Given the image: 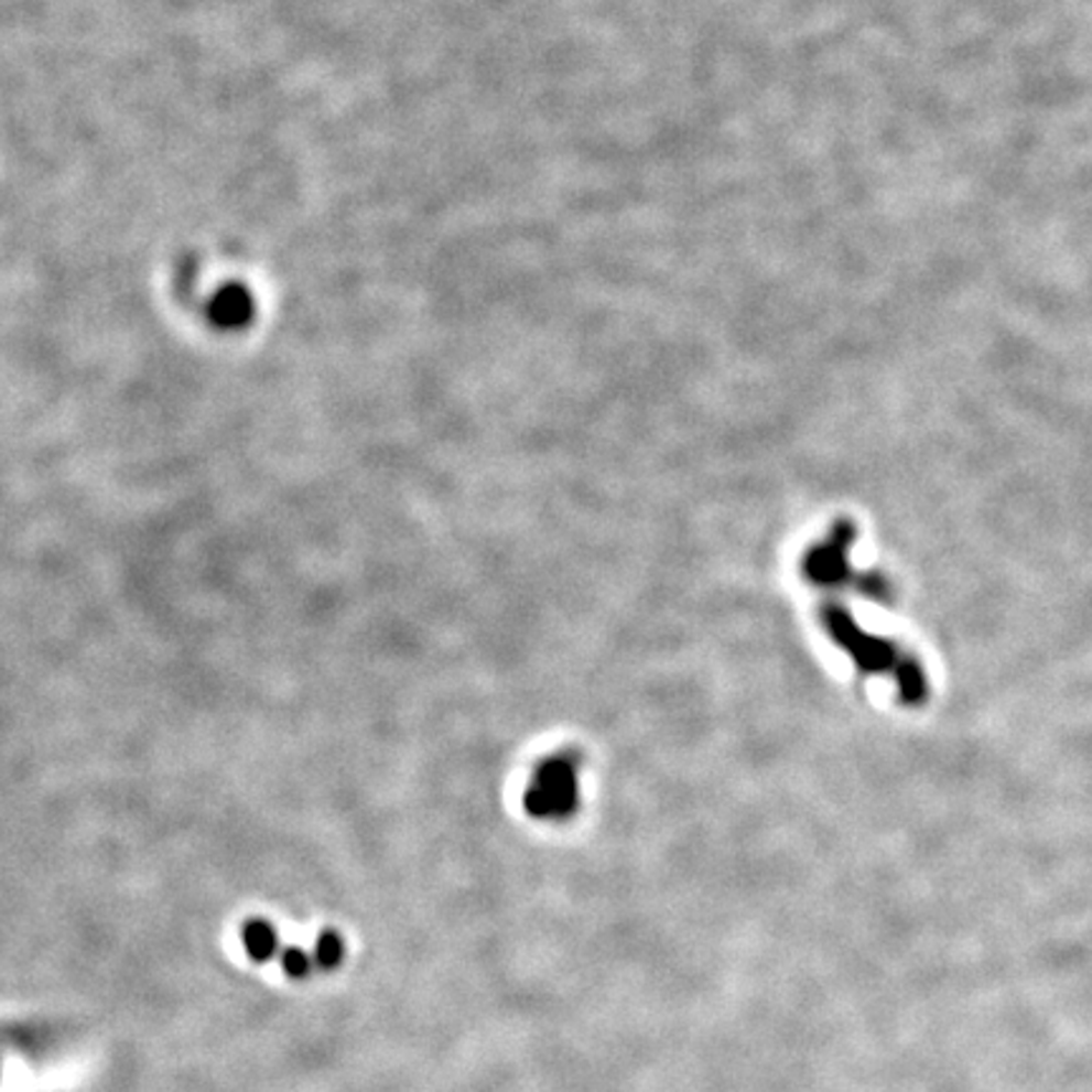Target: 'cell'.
I'll return each instance as SVG.
<instances>
[{"label":"cell","instance_id":"cell-2","mask_svg":"<svg viewBox=\"0 0 1092 1092\" xmlns=\"http://www.w3.org/2000/svg\"><path fill=\"white\" fill-rule=\"evenodd\" d=\"M244 945L253 961H269L277 953V931L266 921H248L244 926Z\"/></svg>","mask_w":1092,"mask_h":1092},{"label":"cell","instance_id":"cell-3","mask_svg":"<svg viewBox=\"0 0 1092 1092\" xmlns=\"http://www.w3.org/2000/svg\"><path fill=\"white\" fill-rule=\"evenodd\" d=\"M344 959V941L334 931H324L314 945V961L324 969L339 966Z\"/></svg>","mask_w":1092,"mask_h":1092},{"label":"cell","instance_id":"cell-1","mask_svg":"<svg viewBox=\"0 0 1092 1092\" xmlns=\"http://www.w3.org/2000/svg\"><path fill=\"white\" fill-rule=\"evenodd\" d=\"M523 804L537 820H566L577 807V771H574V764L570 759L547 761L531 781Z\"/></svg>","mask_w":1092,"mask_h":1092},{"label":"cell","instance_id":"cell-4","mask_svg":"<svg viewBox=\"0 0 1092 1092\" xmlns=\"http://www.w3.org/2000/svg\"><path fill=\"white\" fill-rule=\"evenodd\" d=\"M281 966L289 976L304 979L309 974V969H312V959H309V953L304 949H299V945H291V949L283 951Z\"/></svg>","mask_w":1092,"mask_h":1092}]
</instances>
